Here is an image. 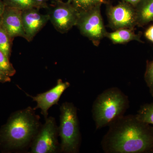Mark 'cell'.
<instances>
[{"instance_id":"obj_5","label":"cell","mask_w":153,"mask_h":153,"mask_svg":"<svg viewBox=\"0 0 153 153\" xmlns=\"http://www.w3.org/2000/svg\"><path fill=\"white\" fill-rule=\"evenodd\" d=\"M100 7L97 6L87 11L79 12L76 25L81 34L96 46L99 45L107 33L101 16Z\"/></svg>"},{"instance_id":"obj_7","label":"cell","mask_w":153,"mask_h":153,"mask_svg":"<svg viewBox=\"0 0 153 153\" xmlns=\"http://www.w3.org/2000/svg\"><path fill=\"white\" fill-rule=\"evenodd\" d=\"M107 15L110 27L114 30L133 29L137 25V16L133 6L126 1L108 8Z\"/></svg>"},{"instance_id":"obj_4","label":"cell","mask_w":153,"mask_h":153,"mask_svg":"<svg viewBox=\"0 0 153 153\" xmlns=\"http://www.w3.org/2000/svg\"><path fill=\"white\" fill-rule=\"evenodd\" d=\"M60 125L58 135L61 143L60 152L65 153L79 152L81 143L77 109L71 102H65L60 107Z\"/></svg>"},{"instance_id":"obj_23","label":"cell","mask_w":153,"mask_h":153,"mask_svg":"<svg viewBox=\"0 0 153 153\" xmlns=\"http://www.w3.org/2000/svg\"><path fill=\"white\" fill-rule=\"evenodd\" d=\"M124 1L128 3V4H130L132 6H133L134 7H135L140 1V0H124Z\"/></svg>"},{"instance_id":"obj_13","label":"cell","mask_w":153,"mask_h":153,"mask_svg":"<svg viewBox=\"0 0 153 153\" xmlns=\"http://www.w3.org/2000/svg\"><path fill=\"white\" fill-rule=\"evenodd\" d=\"M140 34L135 33L133 29L121 28L115 30L112 33H107L106 36L114 44H122L128 43L133 41H136L143 43L141 40Z\"/></svg>"},{"instance_id":"obj_25","label":"cell","mask_w":153,"mask_h":153,"mask_svg":"<svg viewBox=\"0 0 153 153\" xmlns=\"http://www.w3.org/2000/svg\"><path fill=\"white\" fill-rule=\"evenodd\" d=\"M75 0H68V3H70L71 2H73Z\"/></svg>"},{"instance_id":"obj_12","label":"cell","mask_w":153,"mask_h":153,"mask_svg":"<svg viewBox=\"0 0 153 153\" xmlns=\"http://www.w3.org/2000/svg\"><path fill=\"white\" fill-rule=\"evenodd\" d=\"M134 8L137 25L141 27L153 22V0H140Z\"/></svg>"},{"instance_id":"obj_21","label":"cell","mask_w":153,"mask_h":153,"mask_svg":"<svg viewBox=\"0 0 153 153\" xmlns=\"http://www.w3.org/2000/svg\"><path fill=\"white\" fill-rule=\"evenodd\" d=\"M10 81L11 78L10 76L0 71V83H5Z\"/></svg>"},{"instance_id":"obj_17","label":"cell","mask_w":153,"mask_h":153,"mask_svg":"<svg viewBox=\"0 0 153 153\" xmlns=\"http://www.w3.org/2000/svg\"><path fill=\"white\" fill-rule=\"evenodd\" d=\"M105 0H75L74 5L79 12L87 11L99 5H101Z\"/></svg>"},{"instance_id":"obj_24","label":"cell","mask_w":153,"mask_h":153,"mask_svg":"<svg viewBox=\"0 0 153 153\" xmlns=\"http://www.w3.org/2000/svg\"><path fill=\"white\" fill-rule=\"evenodd\" d=\"M36 3L38 4H40L41 3L44 2V1H45V0H35Z\"/></svg>"},{"instance_id":"obj_11","label":"cell","mask_w":153,"mask_h":153,"mask_svg":"<svg viewBox=\"0 0 153 153\" xmlns=\"http://www.w3.org/2000/svg\"><path fill=\"white\" fill-rule=\"evenodd\" d=\"M22 10L5 6L0 25L12 39L16 37L25 38L22 19Z\"/></svg>"},{"instance_id":"obj_22","label":"cell","mask_w":153,"mask_h":153,"mask_svg":"<svg viewBox=\"0 0 153 153\" xmlns=\"http://www.w3.org/2000/svg\"><path fill=\"white\" fill-rule=\"evenodd\" d=\"M5 7V5L3 0H0V22Z\"/></svg>"},{"instance_id":"obj_16","label":"cell","mask_w":153,"mask_h":153,"mask_svg":"<svg viewBox=\"0 0 153 153\" xmlns=\"http://www.w3.org/2000/svg\"><path fill=\"white\" fill-rule=\"evenodd\" d=\"M12 39L0 25V50L9 58L11 55Z\"/></svg>"},{"instance_id":"obj_6","label":"cell","mask_w":153,"mask_h":153,"mask_svg":"<svg viewBox=\"0 0 153 153\" xmlns=\"http://www.w3.org/2000/svg\"><path fill=\"white\" fill-rule=\"evenodd\" d=\"M58 128L54 117L46 119L31 143V152L54 153L60 151V145L57 140Z\"/></svg>"},{"instance_id":"obj_10","label":"cell","mask_w":153,"mask_h":153,"mask_svg":"<svg viewBox=\"0 0 153 153\" xmlns=\"http://www.w3.org/2000/svg\"><path fill=\"white\" fill-rule=\"evenodd\" d=\"M22 19L25 39L30 42L49 21V16L33 8L22 11Z\"/></svg>"},{"instance_id":"obj_14","label":"cell","mask_w":153,"mask_h":153,"mask_svg":"<svg viewBox=\"0 0 153 153\" xmlns=\"http://www.w3.org/2000/svg\"><path fill=\"white\" fill-rule=\"evenodd\" d=\"M135 115L140 120L153 125V102L141 106Z\"/></svg>"},{"instance_id":"obj_3","label":"cell","mask_w":153,"mask_h":153,"mask_svg":"<svg viewBox=\"0 0 153 153\" xmlns=\"http://www.w3.org/2000/svg\"><path fill=\"white\" fill-rule=\"evenodd\" d=\"M129 106L128 97L118 88L102 91L95 99L91 110L96 130L108 126L123 116Z\"/></svg>"},{"instance_id":"obj_18","label":"cell","mask_w":153,"mask_h":153,"mask_svg":"<svg viewBox=\"0 0 153 153\" xmlns=\"http://www.w3.org/2000/svg\"><path fill=\"white\" fill-rule=\"evenodd\" d=\"M4 52L0 50V71L9 76H13L16 74V70Z\"/></svg>"},{"instance_id":"obj_19","label":"cell","mask_w":153,"mask_h":153,"mask_svg":"<svg viewBox=\"0 0 153 153\" xmlns=\"http://www.w3.org/2000/svg\"><path fill=\"white\" fill-rule=\"evenodd\" d=\"M145 81L153 97V60L148 61L144 75Z\"/></svg>"},{"instance_id":"obj_15","label":"cell","mask_w":153,"mask_h":153,"mask_svg":"<svg viewBox=\"0 0 153 153\" xmlns=\"http://www.w3.org/2000/svg\"><path fill=\"white\" fill-rule=\"evenodd\" d=\"M7 7L19 9L21 10L33 8L38 5L35 0H3Z\"/></svg>"},{"instance_id":"obj_20","label":"cell","mask_w":153,"mask_h":153,"mask_svg":"<svg viewBox=\"0 0 153 153\" xmlns=\"http://www.w3.org/2000/svg\"><path fill=\"white\" fill-rule=\"evenodd\" d=\"M145 36L148 40L153 43V25L151 26L146 30Z\"/></svg>"},{"instance_id":"obj_8","label":"cell","mask_w":153,"mask_h":153,"mask_svg":"<svg viewBox=\"0 0 153 153\" xmlns=\"http://www.w3.org/2000/svg\"><path fill=\"white\" fill-rule=\"evenodd\" d=\"M79 12L70 3L60 4L49 14V20L56 30L61 33H67L76 25Z\"/></svg>"},{"instance_id":"obj_2","label":"cell","mask_w":153,"mask_h":153,"mask_svg":"<svg viewBox=\"0 0 153 153\" xmlns=\"http://www.w3.org/2000/svg\"><path fill=\"white\" fill-rule=\"evenodd\" d=\"M41 127L40 117L31 107L13 114L0 131V144L10 149H23L32 143Z\"/></svg>"},{"instance_id":"obj_9","label":"cell","mask_w":153,"mask_h":153,"mask_svg":"<svg viewBox=\"0 0 153 153\" xmlns=\"http://www.w3.org/2000/svg\"><path fill=\"white\" fill-rule=\"evenodd\" d=\"M70 85L69 82H64L62 79H58L56 85L51 89L36 96L32 97L33 101L37 102V106L33 108L35 110L41 109V114L46 119L48 118L49 108L58 103L61 95Z\"/></svg>"},{"instance_id":"obj_1","label":"cell","mask_w":153,"mask_h":153,"mask_svg":"<svg viewBox=\"0 0 153 153\" xmlns=\"http://www.w3.org/2000/svg\"><path fill=\"white\" fill-rule=\"evenodd\" d=\"M108 126L101 141L105 153H153V127L135 115H124Z\"/></svg>"}]
</instances>
